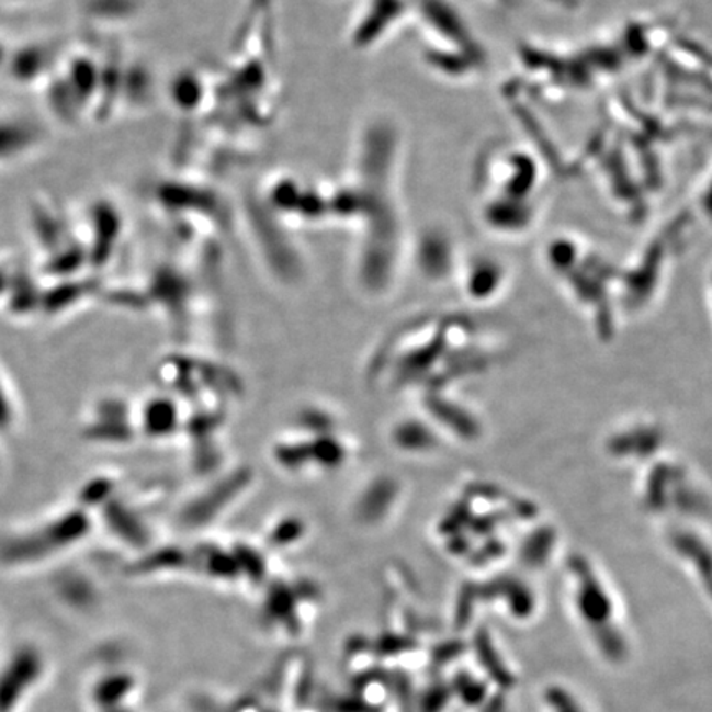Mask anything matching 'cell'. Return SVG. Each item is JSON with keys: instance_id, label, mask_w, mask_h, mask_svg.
<instances>
[{"instance_id": "7a4b0ae2", "label": "cell", "mask_w": 712, "mask_h": 712, "mask_svg": "<svg viewBox=\"0 0 712 712\" xmlns=\"http://www.w3.org/2000/svg\"><path fill=\"white\" fill-rule=\"evenodd\" d=\"M547 712H590L589 705L569 686L553 685L544 694Z\"/></svg>"}, {"instance_id": "6da1fadb", "label": "cell", "mask_w": 712, "mask_h": 712, "mask_svg": "<svg viewBox=\"0 0 712 712\" xmlns=\"http://www.w3.org/2000/svg\"><path fill=\"white\" fill-rule=\"evenodd\" d=\"M412 18L422 64L436 78L462 87L484 75V50L457 9L445 0H422Z\"/></svg>"}]
</instances>
